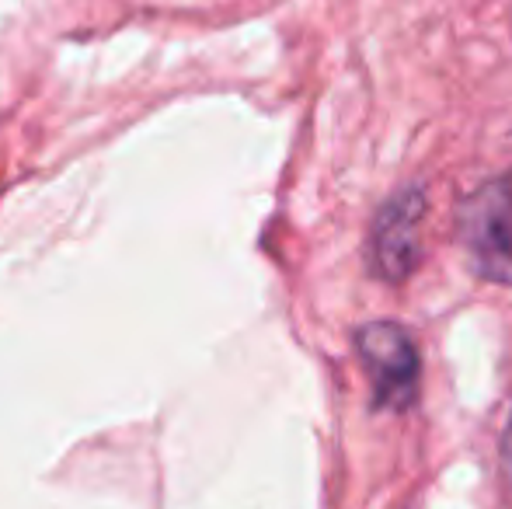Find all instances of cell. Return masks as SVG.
Here are the masks:
<instances>
[{
    "label": "cell",
    "instance_id": "cell-1",
    "mask_svg": "<svg viewBox=\"0 0 512 509\" xmlns=\"http://www.w3.org/2000/svg\"><path fill=\"white\" fill-rule=\"evenodd\" d=\"M460 238L478 276L512 286V171L485 182L460 206Z\"/></svg>",
    "mask_w": 512,
    "mask_h": 509
},
{
    "label": "cell",
    "instance_id": "cell-2",
    "mask_svg": "<svg viewBox=\"0 0 512 509\" xmlns=\"http://www.w3.org/2000/svg\"><path fill=\"white\" fill-rule=\"evenodd\" d=\"M356 353L373 384V405L401 412L415 401L422 363L405 328L391 321H370L356 332Z\"/></svg>",
    "mask_w": 512,
    "mask_h": 509
},
{
    "label": "cell",
    "instance_id": "cell-3",
    "mask_svg": "<svg viewBox=\"0 0 512 509\" xmlns=\"http://www.w3.org/2000/svg\"><path fill=\"white\" fill-rule=\"evenodd\" d=\"M422 217L425 192L405 189L391 196V203L373 220L370 262L373 272L387 283H405L422 258Z\"/></svg>",
    "mask_w": 512,
    "mask_h": 509
},
{
    "label": "cell",
    "instance_id": "cell-4",
    "mask_svg": "<svg viewBox=\"0 0 512 509\" xmlns=\"http://www.w3.org/2000/svg\"><path fill=\"white\" fill-rule=\"evenodd\" d=\"M502 464H506V471H509V478H512V419H509V426H506V436H502Z\"/></svg>",
    "mask_w": 512,
    "mask_h": 509
}]
</instances>
